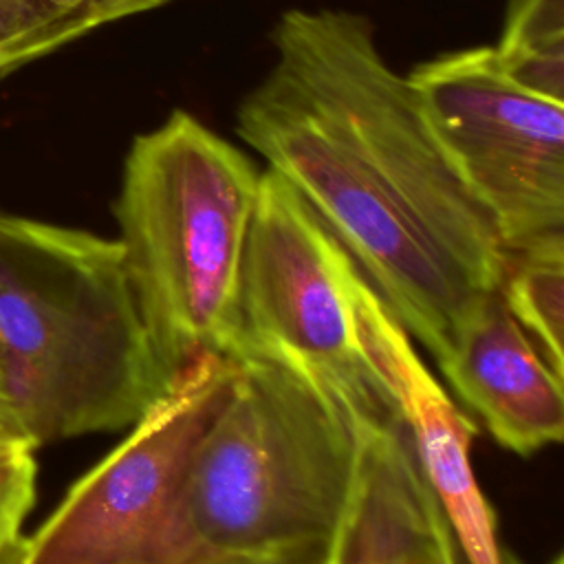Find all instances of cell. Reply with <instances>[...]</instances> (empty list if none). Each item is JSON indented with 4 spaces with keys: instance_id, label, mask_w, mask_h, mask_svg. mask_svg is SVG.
I'll use <instances>...</instances> for the list:
<instances>
[{
    "instance_id": "obj_1",
    "label": "cell",
    "mask_w": 564,
    "mask_h": 564,
    "mask_svg": "<svg viewBox=\"0 0 564 564\" xmlns=\"http://www.w3.org/2000/svg\"><path fill=\"white\" fill-rule=\"evenodd\" d=\"M275 59L242 97L236 134L344 245L370 289L438 361L500 289L507 249L434 139L416 95L346 9H289Z\"/></svg>"
},
{
    "instance_id": "obj_2",
    "label": "cell",
    "mask_w": 564,
    "mask_h": 564,
    "mask_svg": "<svg viewBox=\"0 0 564 564\" xmlns=\"http://www.w3.org/2000/svg\"><path fill=\"white\" fill-rule=\"evenodd\" d=\"M170 531V564H319L348 509L364 414L304 368L242 350ZM394 414V412H392Z\"/></svg>"
},
{
    "instance_id": "obj_3",
    "label": "cell",
    "mask_w": 564,
    "mask_h": 564,
    "mask_svg": "<svg viewBox=\"0 0 564 564\" xmlns=\"http://www.w3.org/2000/svg\"><path fill=\"white\" fill-rule=\"evenodd\" d=\"M172 379L117 238L0 214V394L33 449L128 430Z\"/></svg>"
},
{
    "instance_id": "obj_4",
    "label": "cell",
    "mask_w": 564,
    "mask_h": 564,
    "mask_svg": "<svg viewBox=\"0 0 564 564\" xmlns=\"http://www.w3.org/2000/svg\"><path fill=\"white\" fill-rule=\"evenodd\" d=\"M260 170L185 110L134 137L112 205L152 348L170 377L240 346V273Z\"/></svg>"
},
{
    "instance_id": "obj_5",
    "label": "cell",
    "mask_w": 564,
    "mask_h": 564,
    "mask_svg": "<svg viewBox=\"0 0 564 564\" xmlns=\"http://www.w3.org/2000/svg\"><path fill=\"white\" fill-rule=\"evenodd\" d=\"M359 273L326 223L267 167L242 258L238 352L286 359L364 414L397 412L359 341L352 306Z\"/></svg>"
},
{
    "instance_id": "obj_6",
    "label": "cell",
    "mask_w": 564,
    "mask_h": 564,
    "mask_svg": "<svg viewBox=\"0 0 564 564\" xmlns=\"http://www.w3.org/2000/svg\"><path fill=\"white\" fill-rule=\"evenodd\" d=\"M405 77L507 253L564 234V101L520 84L496 46L436 55Z\"/></svg>"
},
{
    "instance_id": "obj_7",
    "label": "cell",
    "mask_w": 564,
    "mask_h": 564,
    "mask_svg": "<svg viewBox=\"0 0 564 564\" xmlns=\"http://www.w3.org/2000/svg\"><path fill=\"white\" fill-rule=\"evenodd\" d=\"M231 372V359L214 355L176 372L128 436L29 535L24 564H170L176 500Z\"/></svg>"
},
{
    "instance_id": "obj_8",
    "label": "cell",
    "mask_w": 564,
    "mask_h": 564,
    "mask_svg": "<svg viewBox=\"0 0 564 564\" xmlns=\"http://www.w3.org/2000/svg\"><path fill=\"white\" fill-rule=\"evenodd\" d=\"M352 306L361 348L392 401L416 460L452 527L467 564H511L498 540V516L474 465L476 423L421 361L410 335L359 273Z\"/></svg>"
},
{
    "instance_id": "obj_9",
    "label": "cell",
    "mask_w": 564,
    "mask_h": 564,
    "mask_svg": "<svg viewBox=\"0 0 564 564\" xmlns=\"http://www.w3.org/2000/svg\"><path fill=\"white\" fill-rule=\"evenodd\" d=\"M452 392L476 412L498 445L531 456L564 434L562 377L491 293L436 361Z\"/></svg>"
},
{
    "instance_id": "obj_10",
    "label": "cell",
    "mask_w": 564,
    "mask_h": 564,
    "mask_svg": "<svg viewBox=\"0 0 564 564\" xmlns=\"http://www.w3.org/2000/svg\"><path fill=\"white\" fill-rule=\"evenodd\" d=\"M324 564H458L452 527L399 414L364 421L357 482Z\"/></svg>"
},
{
    "instance_id": "obj_11",
    "label": "cell",
    "mask_w": 564,
    "mask_h": 564,
    "mask_svg": "<svg viewBox=\"0 0 564 564\" xmlns=\"http://www.w3.org/2000/svg\"><path fill=\"white\" fill-rule=\"evenodd\" d=\"M498 293L551 370L564 377V234L511 251Z\"/></svg>"
},
{
    "instance_id": "obj_12",
    "label": "cell",
    "mask_w": 564,
    "mask_h": 564,
    "mask_svg": "<svg viewBox=\"0 0 564 564\" xmlns=\"http://www.w3.org/2000/svg\"><path fill=\"white\" fill-rule=\"evenodd\" d=\"M496 51L520 84L564 101V0H509Z\"/></svg>"
},
{
    "instance_id": "obj_13",
    "label": "cell",
    "mask_w": 564,
    "mask_h": 564,
    "mask_svg": "<svg viewBox=\"0 0 564 564\" xmlns=\"http://www.w3.org/2000/svg\"><path fill=\"white\" fill-rule=\"evenodd\" d=\"M35 449L15 445L0 452V564H24L26 516L35 502Z\"/></svg>"
},
{
    "instance_id": "obj_14",
    "label": "cell",
    "mask_w": 564,
    "mask_h": 564,
    "mask_svg": "<svg viewBox=\"0 0 564 564\" xmlns=\"http://www.w3.org/2000/svg\"><path fill=\"white\" fill-rule=\"evenodd\" d=\"M73 42L35 0H0V75Z\"/></svg>"
},
{
    "instance_id": "obj_15",
    "label": "cell",
    "mask_w": 564,
    "mask_h": 564,
    "mask_svg": "<svg viewBox=\"0 0 564 564\" xmlns=\"http://www.w3.org/2000/svg\"><path fill=\"white\" fill-rule=\"evenodd\" d=\"M55 22H59L73 40L86 35L88 31L156 9L170 0H35Z\"/></svg>"
},
{
    "instance_id": "obj_16",
    "label": "cell",
    "mask_w": 564,
    "mask_h": 564,
    "mask_svg": "<svg viewBox=\"0 0 564 564\" xmlns=\"http://www.w3.org/2000/svg\"><path fill=\"white\" fill-rule=\"evenodd\" d=\"M0 441L29 445L26 438H24V434H22V430H20V425H18V421H15V416H13V412H11V408L7 405V401H4L2 394H0ZM29 447H31V445H29Z\"/></svg>"
},
{
    "instance_id": "obj_17",
    "label": "cell",
    "mask_w": 564,
    "mask_h": 564,
    "mask_svg": "<svg viewBox=\"0 0 564 564\" xmlns=\"http://www.w3.org/2000/svg\"><path fill=\"white\" fill-rule=\"evenodd\" d=\"M15 445H22V443H4V441H0V452H7L11 447H15Z\"/></svg>"
},
{
    "instance_id": "obj_18",
    "label": "cell",
    "mask_w": 564,
    "mask_h": 564,
    "mask_svg": "<svg viewBox=\"0 0 564 564\" xmlns=\"http://www.w3.org/2000/svg\"><path fill=\"white\" fill-rule=\"evenodd\" d=\"M549 564H564V557H562V555H555Z\"/></svg>"
},
{
    "instance_id": "obj_19",
    "label": "cell",
    "mask_w": 564,
    "mask_h": 564,
    "mask_svg": "<svg viewBox=\"0 0 564 564\" xmlns=\"http://www.w3.org/2000/svg\"><path fill=\"white\" fill-rule=\"evenodd\" d=\"M324 562H326V560H324ZM324 562H319V564H324Z\"/></svg>"
}]
</instances>
